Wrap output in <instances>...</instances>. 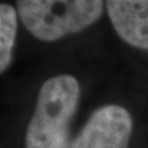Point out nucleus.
Masks as SVG:
<instances>
[{"label": "nucleus", "mask_w": 148, "mask_h": 148, "mask_svg": "<svg viewBox=\"0 0 148 148\" xmlns=\"http://www.w3.org/2000/svg\"><path fill=\"white\" fill-rule=\"evenodd\" d=\"M16 10L35 38L54 42L95 24L104 0H16Z\"/></svg>", "instance_id": "2"}, {"label": "nucleus", "mask_w": 148, "mask_h": 148, "mask_svg": "<svg viewBox=\"0 0 148 148\" xmlns=\"http://www.w3.org/2000/svg\"><path fill=\"white\" fill-rule=\"evenodd\" d=\"M17 10L10 4L0 5V72L4 73L12 61L17 32Z\"/></svg>", "instance_id": "5"}, {"label": "nucleus", "mask_w": 148, "mask_h": 148, "mask_svg": "<svg viewBox=\"0 0 148 148\" xmlns=\"http://www.w3.org/2000/svg\"><path fill=\"white\" fill-rule=\"evenodd\" d=\"M116 34L132 47L148 49V0H106Z\"/></svg>", "instance_id": "4"}, {"label": "nucleus", "mask_w": 148, "mask_h": 148, "mask_svg": "<svg viewBox=\"0 0 148 148\" xmlns=\"http://www.w3.org/2000/svg\"><path fill=\"white\" fill-rule=\"evenodd\" d=\"M80 86L69 74L46 80L27 125L25 148H69V125L79 103Z\"/></svg>", "instance_id": "1"}, {"label": "nucleus", "mask_w": 148, "mask_h": 148, "mask_svg": "<svg viewBox=\"0 0 148 148\" xmlns=\"http://www.w3.org/2000/svg\"><path fill=\"white\" fill-rule=\"evenodd\" d=\"M132 130L127 109L105 105L90 115L69 148H128Z\"/></svg>", "instance_id": "3"}]
</instances>
